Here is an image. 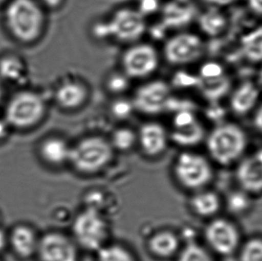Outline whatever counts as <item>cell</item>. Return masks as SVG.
I'll use <instances>...</instances> for the list:
<instances>
[{"label": "cell", "mask_w": 262, "mask_h": 261, "mask_svg": "<svg viewBox=\"0 0 262 261\" xmlns=\"http://www.w3.org/2000/svg\"><path fill=\"white\" fill-rule=\"evenodd\" d=\"M4 23L15 41L31 44L42 35L46 15L37 0H9L5 6Z\"/></svg>", "instance_id": "cell-1"}, {"label": "cell", "mask_w": 262, "mask_h": 261, "mask_svg": "<svg viewBox=\"0 0 262 261\" xmlns=\"http://www.w3.org/2000/svg\"><path fill=\"white\" fill-rule=\"evenodd\" d=\"M46 111V101L41 94L33 90H19L6 103L4 120L15 130H30L43 121Z\"/></svg>", "instance_id": "cell-2"}, {"label": "cell", "mask_w": 262, "mask_h": 261, "mask_svg": "<svg viewBox=\"0 0 262 261\" xmlns=\"http://www.w3.org/2000/svg\"><path fill=\"white\" fill-rule=\"evenodd\" d=\"M114 151L110 141L105 138L87 136L71 147L69 163L81 174H95L112 162Z\"/></svg>", "instance_id": "cell-3"}, {"label": "cell", "mask_w": 262, "mask_h": 261, "mask_svg": "<svg viewBox=\"0 0 262 261\" xmlns=\"http://www.w3.org/2000/svg\"><path fill=\"white\" fill-rule=\"evenodd\" d=\"M209 156L217 163L229 165L236 162L247 147L245 132L235 124H224L215 127L206 140Z\"/></svg>", "instance_id": "cell-4"}, {"label": "cell", "mask_w": 262, "mask_h": 261, "mask_svg": "<svg viewBox=\"0 0 262 261\" xmlns=\"http://www.w3.org/2000/svg\"><path fill=\"white\" fill-rule=\"evenodd\" d=\"M72 234L75 243L83 249L97 252L107 245L110 227L101 211L87 207L75 217Z\"/></svg>", "instance_id": "cell-5"}, {"label": "cell", "mask_w": 262, "mask_h": 261, "mask_svg": "<svg viewBox=\"0 0 262 261\" xmlns=\"http://www.w3.org/2000/svg\"><path fill=\"white\" fill-rule=\"evenodd\" d=\"M173 174L182 187L196 192L203 189L212 180V169L202 155L183 152L176 159Z\"/></svg>", "instance_id": "cell-6"}, {"label": "cell", "mask_w": 262, "mask_h": 261, "mask_svg": "<svg viewBox=\"0 0 262 261\" xmlns=\"http://www.w3.org/2000/svg\"><path fill=\"white\" fill-rule=\"evenodd\" d=\"M122 72L130 78H147L160 64L157 49L148 43H137L126 49L121 59Z\"/></svg>", "instance_id": "cell-7"}, {"label": "cell", "mask_w": 262, "mask_h": 261, "mask_svg": "<svg viewBox=\"0 0 262 261\" xmlns=\"http://www.w3.org/2000/svg\"><path fill=\"white\" fill-rule=\"evenodd\" d=\"M204 53V44L199 35L180 32L167 39L163 47V56L171 65H187L198 61Z\"/></svg>", "instance_id": "cell-8"}, {"label": "cell", "mask_w": 262, "mask_h": 261, "mask_svg": "<svg viewBox=\"0 0 262 261\" xmlns=\"http://www.w3.org/2000/svg\"><path fill=\"white\" fill-rule=\"evenodd\" d=\"M106 24L109 38L121 42H135L146 31L144 16L138 10L130 8L118 9L106 21Z\"/></svg>", "instance_id": "cell-9"}, {"label": "cell", "mask_w": 262, "mask_h": 261, "mask_svg": "<svg viewBox=\"0 0 262 261\" xmlns=\"http://www.w3.org/2000/svg\"><path fill=\"white\" fill-rule=\"evenodd\" d=\"M170 87L162 80L149 81L134 93V110L147 115L159 114L168 108L171 100Z\"/></svg>", "instance_id": "cell-10"}, {"label": "cell", "mask_w": 262, "mask_h": 261, "mask_svg": "<svg viewBox=\"0 0 262 261\" xmlns=\"http://www.w3.org/2000/svg\"><path fill=\"white\" fill-rule=\"evenodd\" d=\"M40 234L29 222L13 224L6 232V249L16 260L29 261L35 258Z\"/></svg>", "instance_id": "cell-11"}, {"label": "cell", "mask_w": 262, "mask_h": 261, "mask_svg": "<svg viewBox=\"0 0 262 261\" xmlns=\"http://www.w3.org/2000/svg\"><path fill=\"white\" fill-rule=\"evenodd\" d=\"M35 258L38 261H77L76 245L62 233L48 231L40 234Z\"/></svg>", "instance_id": "cell-12"}, {"label": "cell", "mask_w": 262, "mask_h": 261, "mask_svg": "<svg viewBox=\"0 0 262 261\" xmlns=\"http://www.w3.org/2000/svg\"><path fill=\"white\" fill-rule=\"evenodd\" d=\"M204 235L209 248L220 255H231L239 246L238 230L226 219L212 220L206 226Z\"/></svg>", "instance_id": "cell-13"}, {"label": "cell", "mask_w": 262, "mask_h": 261, "mask_svg": "<svg viewBox=\"0 0 262 261\" xmlns=\"http://www.w3.org/2000/svg\"><path fill=\"white\" fill-rule=\"evenodd\" d=\"M198 84L207 99L218 101L229 92L231 81L221 65L215 63H207L200 69Z\"/></svg>", "instance_id": "cell-14"}, {"label": "cell", "mask_w": 262, "mask_h": 261, "mask_svg": "<svg viewBox=\"0 0 262 261\" xmlns=\"http://www.w3.org/2000/svg\"><path fill=\"white\" fill-rule=\"evenodd\" d=\"M169 134L163 125L158 122H146L137 133V143L140 150L148 157L160 156L166 151Z\"/></svg>", "instance_id": "cell-15"}, {"label": "cell", "mask_w": 262, "mask_h": 261, "mask_svg": "<svg viewBox=\"0 0 262 261\" xmlns=\"http://www.w3.org/2000/svg\"><path fill=\"white\" fill-rule=\"evenodd\" d=\"M71 147L64 139L49 136L41 141L37 149L38 159L49 167H60L69 163Z\"/></svg>", "instance_id": "cell-16"}, {"label": "cell", "mask_w": 262, "mask_h": 261, "mask_svg": "<svg viewBox=\"0 0 262 261\" xmlns=\"http://www.w3.org/2000/svg\"><path fill=\"white\" fill-rule=\"evenodd\" d=\"M236 177L243 189L247 193L262 192V152L246 158L237 169Z\"/></svg>", "instance_id": "cell-17"}, {"label": "cell", "mask_w": 262, "mask_h": 261, "mask_svg": "<svg viewBox=\"0 0 262 261\" xmlns=\"http://www.w3.org/2000/svg\"><path fill=\"white\" fill-rule=\"evenodd\" d=\"M89 95V89L84 83L71 80L58 86L55 90V102L64 110H76L85 104Z\"/></svg>", "instance_id": "cell-18"}, {"label": "cell", "mask_w": 262, "mask_h": 261, "mask_svg": "<svg viewBox=\"0 0 262 261\" xmlns=\"http://www.w3.org/2000/svg\"><path fill=\"white\" fill-rule=\"evenodd\" d=\"M180 239L169 230H162L152 234L148 240V249L159 258H169L180 251Z\"/></svg>", "instance_id": "cell-19"}, {"label": "cell", "mask_w": 262, "mask_h": 261, "mask_svg": "<svg viewBox=\"0 0 262 261\" xmlns=\"http://www.w3.org/2000/svg\"><path fill=\"white\" fill-rule=\"evenodd\" d=\"M259 95V89L253 82L245 81L232 93L230 100L231 108L236 114H246L255 107Z\"/></svg>", "instance_id": "cell-20"}, {"label": "cell", "mask_w": 262, "mask_h": 261, "mask_svg": "<svg viewBox=\"0 0 262 261\" xmlns=\"http://www.w3.org/2000/svg\"><path fill=\"white\" fill-rule=\"evenodd\" d=\"M190 207L200 217L209 218L215 216L220 207L221 201L216 193L212 191H196L190 199Z\"/></svg>", "instance_id": "cell-21"}, {"label": "cell", "mask_w": 262, "mask_h": 261, "mask_svg": "<svg viewBox=\"0 0 262 261\" xmlns=\"http://www.w3.org/2000/svg\"><path fill=\"white\" fill-rule=\"evenodd\" d=\"M241 52L252 63L262 61V26L243 35L241 38Z\"/></svg>", "instance_id": "cell-22"}, {"label": "cell", "mask_w": 262, "mask_h": 261, "mask_svg": "<svg viewBox=\"0 0 262 261\" xmlns=\"http://www.w3.org/2000/svg\"><path fill=\"white\" fill-rule=\"evenodd\" d=\"M204 129L199 121L195 124L179 129H173L169 137L180 147H193L202 142L204 138Z\"/></svg>", "instance_id": "cell-23"}, {"label": "cell", "mask_w": 262, "mask_h": 261, "mask_svg": "<svg viewBox=\"0 0 262 261\" xmlns=\"http://www.w3.org/2000/svg\"><path fill=\"white\" fill-rule=\"evenodd\" d=\"M226 15L216 9H209L199 18L200 29L206 35L215 37L224 32L227 26Z\"/></svg>", "instance_id": "cell-24"}, {"label": "cell", "mask_w": 262, "mask_h": 261, "mask_svg": "<svg viewBox=\"0 0 262 261\" xmlns=\"http://www.w3.org/2000/svg\"><path fill=\"white\" fill-rule=\"evenodd\" d=\"M110 143L114 150L129 151L137 143V133L128 127H120L112 133Z\"/></svg>", "instance_id": "cell-25"}, {"label": "cell", "mask_w": 262, "mask_h": 261, "mask_svg": "<svg viewBox=\"0 0 262 261\" xmlns=\"http://www.w3.org/2000/svg\"><path fill=\"white\" fill-rule=\"evenodd\" d=\"M97 261H136L127 248L118 245H106L97 251Z\"/></svg>", "instance_id": "cell-26"}, {"label": "cell", "mask_w": 262, "mask_h": 261, "mask_svg": "<svg viewBox=\"0 0 262 261\" xmlns=\"http://www.w3.org/2000/svg\"><path fill=\"white\" fill-rule=\"evenodd\" d=\"M130 79L123 72H114L106 79V89L112 94L117 96L122 95L130 87Z\"/></svg>", "instance_id": "cell-27"}, {"label": "cell", "mask_w": 262, "mask_h": 261, "mask_svg": "<svg viewBox=\"0 0 262 261\" xmlns=\"http://www.w3.org/2000/svg\"><path fill=\"white\" fill-rule=\"evenodd\" d=\"M178 261H214L206 248L198 244H188L179 254Z\"/></svg>", "instance_id": "cell-28"}, {"label": "cell", "mask_w": 262, "mask_h": 261, "mask_svg": "<svg viewBox=\"0 0 262 261\" xmlns=\"http://www.w3.org/2000/svg\"><path fill=\"white\" fill-rule=\"evenodd\" d=\"M23 64L13 56H6L0 60V80L15 79L21 72Z\"/></svg>", "instance_id": "cell-29"}, {"label": "cell", "mask_w": 262, "mask_h": 261, "mask_svg": "<svg viewBox=\"0 0 262 261\" xmlns=\"http://www.w3.org/2000/svg\"><path fill=\"white\" fill-rule=\"evenodd\" d=\"M239 261H262V239L248 241L240 251Z\"/></svg>", "instance_id": "cell-30"}, {"label": "cell", "mask_w": 262, "mask_h": 261, "mask_svg": "<svg viewBox=\"0 0 262 261\" xmlns=\"http://www.w3.org/2000/svg\"><path fill=\"white\" fill-rule=\"evenodd\" d=\"M134 110L132 101L126 98H118L113 101L111 105V113L112 116L121 121L127 119Z\"/></svg>", "instance_id": "cell-31"}, {"label": "cell", "mask_w": 262, "mask_h": 261, "mask_svg": "<svg viewBox=\"0 0 262 261\" xmlns=\"http://www.w3.org/2000/svg\"><path fill=\"white\" fill-rule=\"evenodd\" d=\"M158 8V0H140L138 11L145 17L155 12Z\"/></svg>", "instance_id": "cell-32"}, {"label": "cell", "mask_w": 262, "mask_h": 261, "mask_svg": "<svg viewBox=\"0 0 262 261\" xmlns=\"http://www.w3.org/2000/svg\"><path fill=\"white\" fill-rule=\"evenodd\" d=\"M248 5L252 12L262 15V0H247Z\"/></svg>", "instance_id": "cell-33"}, {"label": "cell", "mask_w": 262, "mask_h": 261, "mask_svg": "<svg viewBox=\"0 0 262 261\" xmlns=\"http://www.w3.org/2000/svg\"><path fill=\"white\" fill-rule=\"evenodd\" d=\"M38 3L49 9H55L62 4L63 0H37Z\"/></svg>", "instance_id": "cell-34"}, {"label": "cell", "mask_w": 262, "mask_h": 261, "mask_svg": "<svg viewBox=\"0 0 262 261\" xmlns=\"http://www.w3.org/2000/svg\"><path fill=\"white\" fill-rule=\"evenodd\" d=\"M206 1L212 6L220 7V6H226L232 4L236 0H206Z\"/></svg>", "instance_id": "cell-35"}, {"label": "cell", "mask_w": 262, "mask_h": 261, "mask_svg": "<svg viewBox=\"0 0 262 261\" xmlns=\"http://www.w3.org/2000/svg\"><path fill=\"white\" fill-rule=\"evenodd\" d=\"M255 124L258 130L262 133V106L255 115Z\"/></svg>", "instance_id": "cell-36"}, {"label": "cell", "mask_w": 262, "mask_h": 261, "mask_svg": "<svg viewBox=\"0 0 262 261\" xmlns=\"http://www.w3.org/2000/svg\"><path fill=\"white\" fill-rule=\"evenodd\" d=\"M3 97H4V90H3V83L0 80V106H1L2 102L3 101Z\"/></svg>", "instance_id": "cell-37"}, {"label": "cell", "mask_w": 262, "mask_h": 261, "mask_svg": "<svg viewBox=\"0 0 262 261\" xmlns=\"http://www.w3.org/2000/svg\"><path fill=\"white\" fill-rule=\"evenodd\" d=\"M9 1V0H0V7L6 6Z\"/></svg>", "instance_id": "cell-38"}, {"label": "cell", "mask_w": 262, "mask_h": 261, "mask_svg": "<svg viewBox=\"0 0 262 261\" xmlns=\"http://www.w3.org/2000/svg\"><path fill=\"white\" fill-rule=\"evenodd\" d=\"M259 81H260V83H261V84L262 85V69L261 70V72H260V73H259Z\"/></svg>", "instance_id": "cell-39"}, {"label": "cell", "mask_w": 262, "mask_h": 261, "mask_svg": "<svg viewBox=\"0 0 262 261\" xmlns=\"http://www.w3.org/2000/svg\"><path fill=\"white\" fill-rule=\"evenodd\" d=\"M0 261H3V259L1 258V257H0Z\"/></svg>", "instance_id": "cell-40"}]
</instances>
